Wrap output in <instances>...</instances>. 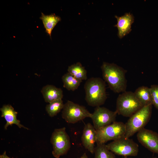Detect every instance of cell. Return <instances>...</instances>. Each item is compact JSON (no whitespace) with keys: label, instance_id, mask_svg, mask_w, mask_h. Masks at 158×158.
Returning a JSON list of instances; mask_svg holds the SVG:
<instances>
[{"label":"cell","instance_id":"obj_23","mask_svg":"<svg viewBox=\"0 0 158 158\" xmlns=\"http://www.w3.org/2000/svg\"><path fill=\"white\" fill-rule=\"evenodd\" d=\"M78 158H88L86 153H84L82 155Z\"/></svg>","mask_w":158,"mask_h":158},{"label":"cell","instance_id":"obj_12","mask_svg":"<svg viewBox=\"0 0 158 158\" xmlns=\"http://www.w3.org/2000/svg\"><path fill=\"white\" fill-rule=\"evenodd\" d=\"M117 23L114 25L118 30V35L122 39L131 31V25L134 21V18L130 13H126L121 16H115Z\"/></svg>","mask_w":158,"mask_h":158},{"label":"cell","instance_id":"obj_21","mask_svg":"<svg viewBox=\"0 0 158 158\" xmlns=\"http://www.w3.org/2000/svg\"><path fill=\"white\" fill-rule=\"evenodd\" d=\"M152 105L158 110V85H153L150 87Z\"/></svg>","mask_w":158,"mask_h":158},{"label":"cell","instance_id":"obj_13","mask_svg":"<svg viewBox=\"0 0 158 158\" xmlns=\"http://www.w3.org/2000/svg\"><path fill=\"white\" fill-rule=\"evenodd\" d=\"M0 110L1 112V117L4 118L6 121V123L4 126L5 130L7 129L10 126L15 124L19 128H23L28 130V129L21 124L20 121L17 118V112L14 109L12 106L9 104H5L0 108Z\"/></svg>","mask_w":158,"mask_h":158},{"label":"cell","instance_id":"obj_9","mask_svg":"<svg viewBox=\"0 0 158 158\" xmlns=\"http://www.w3.org/2000/svg\"><path fill=\"white\" fill-rule=\"evenodd\" d=\"M117 113L107 108L98 106L96 107L91 117L96 130L115 121Z\"/></svg>","mask_w":158,"mask_h":158},{"label":"cell","instance_id":"obj_22","mask_svg":"<svg viewBox=\"0 0 158 158\" xmlns=\"http://www.w3.org/2000/svg\"><path fill=\"white\" fill-rule=\"evenodd\" d=\"M0 158H11L8 156L6 154V152L5 151L4 152L0 155Z\"/></svg>","mask_w":158,"mask_h":158},{"label":"cell","instance_id":"obj_8","mask_svg":"<svg viewBox=\"0 0 158 158\" xmlns=\"http://www.w3.org/2000/svg\"><path fill=\"white\" fill-rule=\"evenodd\" d=\"M92 113L83 106L68 100L64 104L62 117L68 123L74 124L86 118H91Z\"/></svg>","mask_w":158,"mask_h":158},{"label":"cell","instance_id":"obj_15","mask_svg":"<svg viewBox=\"0 0 158 158\" xmlns=\"http://www.w3.org/2000/svg\"><path fill=\"white\" fill-rule=\"evenodd\" d=\"M133 93L137 99L143 106L152 105L150 88L141 86L138 88Z\"/></svg>","mask_w":158,"mask_h":158},{"label":"cell","instance_id":"obj_14","mask_svg":"<svg viewBox=\"0 0 158 158\" xmlns=\"http://www.w3.org/2000/svg\"><path fill=\"white\" fill-rule=\"evenodd\" d=\"M41 91L45 101L49 103L56 100L62 99L63 97L61 89L52 85H47L44 86Z\"/></svg>","mask_w":158,"mask_h":158},{"label":"cell","instance_id":"obj_11","mask_svg":"<svg viewBox=\"0 0 158 158\" xmlns=\"http://www.w3.org/2000/svg\"><path fill=\"white\" fill-rule=\"evenodd\" d=\"M96 132L93 126L88 123L84 126L81 140L83 146L92 154L94 153Z\"/></svg>","mask_w":158,"mask_h":158},{"label":"cell","instance_id":"obj_25","mask_svg":"<svg viewBox=\"0 0 158 158\" xmlns=\"http://www.w3.org/2000/svg\"><path fill=\"white\" fill-rule=\"evenodd\" d=\"M124 158H127L126 157H125Z\"/></svg>","mask_w":158,"mask_h":158},{"label":"cell","instance_id":"obj_18","mask_svg":"<svg viewBox=\"0 0 158 158\" xmlns=\"http://www.w3.org/2000/svg\"><path fill=\"white\" fill-rule=\"evenodd\" d=\"M67 71L68 72L76 78L82 80H86L87 78V71L79 62L69 66Z\"/></svg>","mask_w":158,"mask_h":158},{"label":"cell","instance_id":"obj_24","mask_svg":"<svg viewBox=\"0 0 158 158\" xmlns=\"http://www.w3.org/2000/svg\"><path fill=\"white\" fill-rule=\"evenodd\" d=\"M152 158H157L156 157H152Z\"/></svg>","mask_w":158,"mask_h":158},{"label":"cell","instance_id":"obj_3","mask_svg":"<svg viewBox=\"0 0 158 158\" xmlns=\"http://www.w3.org/2000/svg\"><path fill=\"white\" fill-rule=\"evenodd\" d=\"M152 105L143 106L129 117L125 123L126 131L125 137L129 138L144 128L151 118Z\"/></svg>","mask_w":158,"mask_h":158},{"label":"cell","instance_id":"obj_16","mask_svg":"<svg viewBox=\"0 0 158 158\" xmlns=\"http://www.w3.org/2000/svg\"><path fill=\"white\" fill-rule=\"evenodd\" d=\"M40 18L42 21L46 32L51 38L52 31L58 22L61 20V18L55 14L45 15L42 13Z\"/></svg>","mask_w":158,"mask_h":158},{"label":"cell","instance_id":"obj_17","mask_svg":"<svg viewBox=\"0 0 158 158\" xmlns=\"http://www.w3.org/2000/svg\"><path fill=\"white\" fill-rule=\"evenodd\" d=\"M63 87L69 91H74L80 85L82 80L78 79L68 72L62 77Z\"/></svg>","mask_w":158,"mask_h":158},{"label":"cell","instance_id":"obj_19","mask_svg":"<svg viewBox=\"0 0 158 158\" xmlns=\"http://www.w3.org/2000/svg\"><path fill=\"white\" fill-rule=\"evenodd\" d=\"M64 105L62 99L56 100L46 105V111L50 117H53L63 109Z\"/></svg>","mask_w":158,"mask_h":158},{"label":"cell","instance_id":"obj_6","mask_svg":"<svg viewBox=\"0 0 158 158\" xmlns=\"http://www.w3.org/2000/svg\"><path fill=\"white\" fill-rule=\"evenodd\" d=\"M65 127L55 129L52 134L50 138L53 147L52 153L56 158L66 154L71 147L70 137Z\"/></svg>","mask_w":158,"mask_h":158},{"label":"cell","instance_id":"obj_5","mask_svg":"<svg viewBox=\"0 0 158 158\" xmlns=\"http://www.w3.org/2000/svg\"><path fill=\"white\" fill-rule=\"evenodd\" d=\"M126 131L125 123L115 121L112 123L96 130L97 144H105L124 136Z\"/></svg>","mask_w":158,"mask_h":158},{"label":"cell","instance_id":"obj_4","mask_svg":"<svg viewBox=\"0 0 158 158\" xmlns=\"http://www.w3.org/2000/svg\"><path fill=\"white\" fill-rule=\"evenodd\" d=\"M143 106L137 99L133 92L126 91L118 96L115 111L119 115L130 117Z\"/></svg>","mask_w":158,"mask_h":158},{"label":"cell","instance_id":"obj_7","mask_svg":"<svg viewBox=\"0 0 158 158\" xmlns=\"http://www.w3.org/2000/svg\"><path fill=\"white\" fill-rule=\"evenodd\" d=\"M106 146L114 154L124 157L136 156L139 151L138 144L133 140L124 136L113 140Z\"/></svg>","mask_w":158,"mask_h":158},{"label":"cell","instance_id":"obj_2","mask_svg":"<svg viewBox=\"0 0 158 158\" xmlns=\"http://www.w3.org/2000/svg\"><path fill=\"white\" fill-rule=\"evenodd\" d=\"M85 100L88 105L93 107L100 106L107 98L105 81L99 77H92L85 83Z\"/></svg>","mask_w":158,"mask_h":158},{"label":"cell","instance_id":"obj_20","mask_svg":"<svg viewBox=\"0 0 158 158\" xmlns=\"http://www.w3.org/2000/svg\"><path fill=\"white\" fill-rule=\"evenodd\" d=\"M94 153L95 158H115V154L108 149L105 144L97 145Z\"/></svg>","mask_w":158,"mask_h":158},{"label":"cell","instance_id":"obj_1","mask_svg":"<svg viewBox=\"0 0 158 158\" xmlns=\"http://www.w3.org/2000/svg\"><path fill=\"white\" fill-rule=\"evenodd\" d=\"M101 68L103 78L111 90L117 93L126 91V70L114 63L106 62L103 63Z\"/></svg>","mask_w":158,"mask_h":158},{"label":"cell","instance_id":"obj_10","mask_svg":"<svg viewBox=\"0 0 158 158\" xmlns=\"http://www.w3.org/2000/svg\"><path fill=\"white\" fill-rule=\"evenodd\" d=\"M139 142L144 147L154 153L158 154V133L145 128L137 133Z\"/></svg>","mask_w":158,"mask_h":158}]
</instances>
